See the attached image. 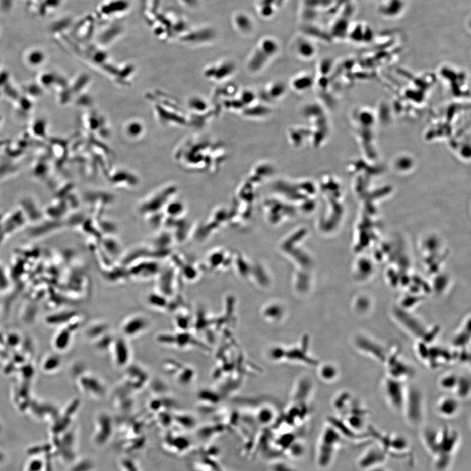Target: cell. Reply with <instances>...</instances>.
Instances as JSON below:
<instances>
[{"label": "cell", "instance_id": "cell-1", "mask_svg": "<svg viewBox=\"0 0 471 471\" xmlns=\"http://www.w3.org/2000/svg\"><path fill=\"white\" fill-rule=\"evenodd\" d=\"M425 448L433 459L435 471H448L459 444V435L448 427L440 430L427 429L423 433Z\"/></svg>", "mask_w": 471, "mask_h": 471}, {"label": "cell", "instance_id": "cell-2", "mask_svg": "<svg viewBox=\"0 0 471 471\" xmlns=\"http://www.w3.org/2000/svg\"><path fill=\"white\" fill-rule=\"evenodd\" d=\"M341 444V436L333 429H327L321 437L317 450V464L321 468L331 465Z\"/></svg>", "mask_w": 471, "mask_h": 471}, {"label": "cell", "instance_id": "cell-3", "mask_svg": "<svg viewBox=\"0 0 471 471\" xmlns=\"http://www.w3.org/2000/svg\"><path fill=\"white\" fill-rule=\"evenodd\" d=\"M150 325V321L146 315L136 314L129 315L122 322L120 330L124 338L135 339L144 334Z\"/></svg>", "mask_w": 471, "mask_h": 471}, {"label": "cell", "instance_id": "cell-4", "mask_svg": "<svg viewBox=\"0 0 471 471\" xmlns=\"http://www.w3.org/2000/svg\"><path fill=\"white\" fill-rule=\"evenodd\" d=\"M109 352L114 365L119 369H124L131 364L132 351L127 339L124 337H115Z\"/></svg>", "mask_w": 471, "mask_h": 471}, {"label": "cell", "instance_id": "cell-5", "mask_svg": "<svg viewBox=\"0 0 471 471\" xmlns=\"http://www.w3.org/2000/svg\"><path fill=\"white\" fill-rule=\"evenodd\" d=\"M163 367L166 374L172 376L177 383L183 386L190 384L194 378V371L191 367L174 359L164 361Z\"/></svg>", "mask_w": 471, "mask_h": 471}, {"label": "cell", "instance_id": "cell-6", "mask_svg": "<svg viewBox=\"0 0 471 471\" xmlns=\"http://www.w3.org/2000/svg\"><path fill=\"white\" fill-rule=\"evenodd\" d=\"M123 377L124 386L130 391H138L144 388L149 382V374L139 365H130L126 367Z\"/></svg>", "mask_w": 471, "mask_h": 471}, {"label": "cell", "instance_id": "cell-7", "mask_svg": "<svg viewBox=\"0 0 471 471\" xmlns=\"http://www.w3.org/2000/svg\"><path fill=\"white\" fill-rule=\"evenodd\" d=\"M387 456V453L380 446L372 447L359 457L358 466L363 470H373L382 466Z\"/></svg>", "mask_w": 471, "mask_h": 471}, {"label": "cell", "instance_id": "cell-8", "mask_svg": "<svg viewBox=\"0 0 471 471\" xmlns=\"http://www.w3.org/2000/svg\"><path fill=\"white\" fill-rule=\"evenodd\" d=\"M129 4L126 0H107L100 6V15L103 19H111L120 17L128 10Z\"/></svg>", "mask_w": 471, "mask_h": 471}, {"label": "cell", "instance_id": "cell-9", "mask_svg": "<svg viewBox=\"0 0 471 471\" xmlns=\"http://www.w3.org/2000/svg\"><path fill=\"white\" fill-rule=\"evenodd\" d=\"M83 389H85L87 395L96 399L104 397L107 392L106 383L99 377L93 374L87 377L85 387Z\"/></svg>", "mask_w": 471, "mask_h": 471}, {"label": "cell", "instance_id": "cell-10", "mask_svg": "<svg viewBox=\"0 0 471 471\" xmlns=\"http://www.w3.org/2000/svg\"><path fill=\"white\" fill-rule=\"evenodd\" d=\"M233 25L238 32L249 34L255 28V23L250 15L244 12H237L233 15Z\"/></svg>", "mask_w": 471, "mask_h": 471}, {"label": "cell", "instance_id": "cell-11", "mask_svg": "<svg viewBox=\"0 0 471 471\" xmlns=\"http://www.w3.org/2000/svg\"><path fill=\"white\" fill-rule=\"evenodd\" d=\"M386 392L393 406L396 409H400L402 405V387L399 383L394 381H389L386 384Z\"/></svg>", "mask_w": 471, "mask_h": 471}, {"label": "cell", "instance_id": "cell-12", "mask_svg": "<svg viewBox=\"0 0 471 471\" xmlns=\"http://www.w3.org/2000/svg\"><path fill=\"white\" fill-rule=\"evenodd\" d=\"M109 332V326L108 324L104 321H96L92 324L91 327L89 328L88 336L91 339L95 341L96 340L99 339L103 335Z\"/></svg>", "mask_w": 471, "mask_h": 471}, {"label": "cell", "instance_id": "cell-13", "mask_svg": "<svg viewBox=\"0 0 471 471\" xmlns=\"http://www.w3.org/2000/svg\"><path fill=\"white\" fill-rule=\"evenodd\" d=\"M115 337L113 336L111 332H107L106 334L103 335L99 339L94 341L95 344L96 349L100 352L104 353L109 351L111 345H112L114 339Z\"/></svg>", "mask_w": 471, "mask_h": 471}, {"label": "cell", "instance_id": "cell-14", "mask_svg": "<svg viewBox=\"0 0 471 471\" xmlns=\"http://www.w3.org/2000/svg\"><path fill=\"white\" fill-rule=\"evenodd\" d=\"M439 412L442 415L450 417L455 415L457 413L458 405L453 399H446L443 400L439 405Z\"/></svg>", "mask_w": 471, "mask_h": 471}, {"label": "cell", "instance_id": "cell-15", "mask_svg": "<svg viewBox=\"0 0 471 471\" xmlns=\"http://www.w3.org/2000/svg\"><path fill=\"white\" fill-rule=\"evenodd\" d=\"M174 322L178 330L188 331L189 329L190 320L183 312H179L178 314L176 315Z\"/></svg>", "mask_w": 471, "mask_h": 471}, {"label": "cell", "instance_id": "cell-16", "mask_svg": "<svg viewBox=\"0 0 471 471\" xmlns=\"http://www.w3.org/2000/svg\"><path fill=\"white\" fill-rule=\"evenodd\" d=\"M271 471H296L294 468L285 463H276L271 466Z\"/></svg>", "mask_w": 471, "mask_h": 471}, {"label": "cell", "instance_id": "cell-17", "mask_svg": "<svg viewBox=\"0 0 471 471\" xmlns=\"http://www.w3.org/2000/svg\"><path fill=\"white\" fill-rule=\"evenodd\" d=\"M457 382V380L454 376H447L442 380V385L444 388H452L453 385H456Z\"/></svg>", "mask_w": 471, "mask_h": 471}, {"label": "cell", "instance_id": "cell-18", "mask_svg": "<svg viewBox=\"0 0 471 471\" xmlns=\"http://www.w3.org/2000/svg\"><path fill=\"white\" fill-rule=\"evenodd\" d=\"M370 471H387V470L384 469V468L382 467V466H379V467L374 468V469L370 470Z\"/></svg>", "mask_w": 471, "mask_h": 471}]
</instances>
